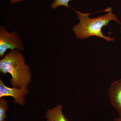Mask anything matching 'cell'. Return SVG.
<instances>
[{"instance_id": "obj_8", "label": "cell", "mask_w": 121, "mask_h": 121, "mask_svg": "<svg viewBox=\"0 0 121 121\" xmlns=\"http://www.w3.org/2000/svg\"><path fill=\"white\" fill-rule=\"evenodd\" d=\"M72 0H55L51 5L52 9H55L60 6L69 7L68 3Z\"/></svg>"}, {"instance_id": "obj_2", "label": "cell", "mask_w": 121, "mask_h": 121, "mask_svg": "<svg viewBox=\"0 0 121 121\" xmlns=\"http://www.w3.org/2000/svg\"><path fill=\"white\" fill-rule=\"evenodd\" d=\"M76 12L79 22L73 27L72 30L77 39H83L91 36H96L105 39L107 41L114 40L113 37L105 36L102 31V28L107 25L111 21L121 24L117 16L112 12V9L106 14L93 19L89 17L90 13Z\"/></svg>"}, {"instance_id": "obj_3", "label": "cell", "mask_w": 121, "mask_h": 121, "mask_svg": "<svg viewBox=\"0 0 121 121\" xmlns=\"http://www.w3.org/2000/svg\"><path fill=\"white\" fill-rule=\"evenodd\" d=\"M18 50L23 51V43L18 32L14 31L9 32L5 26H0V57L4 56L7 50Z\"/></svg>"}, {"instance_id": "obj_10", "label": "cell", "mask_w": 121, "mask_h": 121, "mask_svg": "<svg viewBox=\"0 0 121 121\" xmlns=\"http://www.w3.org/2000/svg\"><path fill=\"white\" fill-rule=\"evenodd\" d=\"M113 121H121V118L119 117L115 118L114 119Z\"/></svg>"}, {"instance_id": "obj_5", "label": "cell", "mask_w": 121, "mask_h": 121, "mask_svg": "<svg viewBox=\"0 0 121 121\" xmlns=\"http://www.w3.org/2000/svg\"><path fill=\"white\" fill-rule=\"evenodd\" d=\"M108 98L111 105L121 118V78L115 80L108 90Z\"/></svg>"}, {"instance_id": "obj_9", "label": "cell", "mask_w": 121, "mask_h": 121, "mask_svg": "<svg viewBox=\"0 0 121 121\" xmlns=\"http://www.w3.org/2000/svg\"><path fill=\"white\" fill-rule=\"evenodd\" d=\"M24 0H10V3L11 4H15Z\"/></svg>"}, {"instance_id": "obj_4", "label": "cell", "mask_w": 121, "mask_h": 121, "mask_svg": "<svg viewBox=\"0 0 121 121\" xmlns=\"http://www.w3.org/2000/svg\"><path fill=\"white\" fill-rule=\"evenodd\" d=\"M29 93L27 87L23 86L19 88L9 87L5 85L2 79H0V98L3 97L11 96L14 99V104L24 105L25 96Z\"/></svg>"}, {"instance_id": "obj_7", "label": "cell", "mask_w": 121, "mask_h": 121, "mask_svg": "<svg viewBox=\"0 0 121 121\" xmlns=\"http://www.w3.org/2000/svg\"><path fill=\"white\" fill-rule=\"evenodd\" d=\"M8 103L6 99L0 98V121H5Z\"/></svg>"}, {"instance_id": "obj_6", "label": "cell", "mask_w": 121, "mask_h": 121, "mask_svg": "<svg viewBox=\"0 0 121 121\" xmlns=\"http://www.w3.org/2000/svg\"><path fill=\"white\" fill-rule=\"evenodd\" d=\"M62 105H57L55 107L49 109L45 114L47 121H68L64 114Z\"/></svg>"}, {"instance_id": "obj_1", "label": "cell", "mask_w": 121, "mask_h": 121, "mask_svg": "<svg viewBox=\"0 0 121 121\" xmlns=\"http://www.w3.org/2000/svg\"><path fill=\"white\" fill-rule=\"evenodd\" d=\"M25 58L20 50H11L0 60V71L4 74L9 73L13 87H27L31 80L32 73Z\"/></svg>"}, {"instance_id": "obj_11", "label": "cell", "mask_w": 121, "mask_h": 121, "mask_svg": "<svg viewBox=\"0 0 121 121\" xmlns=\"http://www.w3.org/2000/svg\"></svg>"}]
</instances>
